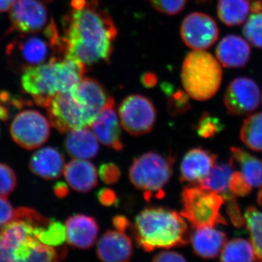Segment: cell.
<instances>
[{
    "label": "cell",
    "instance_id": "d6986e66",
    "mask_svg": "<svg viewBox=\"0 0 262 262\" xmlns=\"http://www.w3.org/2000/svg\"><path fill=\"white\" fill-rule=\"evenodd\" d=\"M227 241L225 232L211 227L195 228L194 232L190 234V241L194 253L205 259L218 257Z\"/></svg>",
    "mask_w": 262,
    "mask_h": 262
},
{
    "label": "cell",
    "instance_id": "5bb4252c",
    "mask_svg": "<svg viewBox=\"0 0 262 262\" xmlns=\"http://www.w3.org/2000/svg\"><path fill=\"white\" fill-rule=\"evenodd\" d=\"M98 140L103 145L116 151H122L121 124L115 110V100L110 97L104 108L98 114L91 125Z\"/></svg>",
    "mask_w": 262,
    "mask_h": 262
},
{
    "label": "cell",
    "instance_id": "30bf717a",
    "mask_svg": "<svg viewBox=\"0 0 262 262\" xmlns=\"http://www.w3.org/2000/svg\"><path fill=\"white\" fill-rule=\"evenodd\" d=\"M10 135L18 145L32 150L43 145L49 138L51 126L42 114L35 110H24L13 119Z\"/></svg>",
    "mask_w": 262,
    "mask_h": 262
},
{
    "label": "cell",
    "instance_id": "9c48e42d",
    "mask_svg": "<svg viewBox=\"0 0 262 262\" xmlns=\"http://www.w3.org/2000/svg\"><path fill=\"white\" fill-rule=\"evenodd\" d=\"M121 126L130 135L139 136L149 134L156 122L154 104L145 96L130 95L122 101L119 107Z\"/></svg>",
    "mask_w": 262,
    "mask_h": 262
},
{
    "label": "cell",
    "instance_id": "ac0fdd59",
    "mask_svg": "<svg viewBox=\"0 0 262 262\" xmlns=\"http://www.w3.org/2000/svg\"><path fill=\"white\" fill-rule=\"evenodd\" d=\"M36 228L26 221L13 220L0 229V261H14L13 253L19 245L34 237Z\"/></svg>",
    "mask_w": 262,
    "mask_h": 262
},
{
    "label": "cell",
    "instance_id": "4dcf8cb0",
    "mask_svg": "<svg viewBox=\"0 0 262 262\" xmlns=\"http://www.w3.org/2000/svg\"><path fill=\"white\" fill-rule=\"evenodd\" d=\"M244 218L255 254L262 261V211L253 206L248 207Z\"/></svg>",
    "mask_w": 262,
    "mask_h": 262
},
{
    "label": "cell",
    "instance_id": "83f0119b",
    "mask_svg": "<svg viewBox=\"0 0 262 262\" xmlns=\"http://www.w3.org/2000/svg\"><path fill=\"white\" fill-rule=\"evenodd\" d=\"M232 158L241 165L245 178L252 187L262 189V160L249 154L242 148L232 146Z\"/></svg>",
    "mask_w": 262,
    "mask_h": 262
},
{
    "label": "cell",
    "instance_id": "3957f363",
    "mask_svg": "<svg viewBox=\"0 0 262 262\" xmlns=\"http://www.w3.org/2000/svg\"><path fill=\"white\" fill-rule=\"evenodd\" d=\"M131 232L136 244L146 252L157 248L182 247L190 242V233L184 217L163 207H151L135 218Z\"/></svg>",
    "mask_w": 262,
    "mask_h": 262
},
{
    "label": "cell",
    "instance_id": "f6af8a7d",
    "mask_svg": "<svg viewBox=\"0 0 262 262\" xmlns=\"http://www.w3.org/2000/svg\"><path fill=\"white\" fill-rule=\"evenodd\" d=\"M53 191H54L55 194L58 198H64L68 195L70 189L67 187V184L63 182H57L53 187Z\"/></svg>",
    "mask_w": 262,
    "mask_h": 262
},
{
    "label": "cell",
    "instance_id": "e575fe53",
    "mask_svg": "<svg viewBox=\"0 0 262 262\" xmlns=\"http://www.w3.org/2000/svg\"><path fill=\"white\" fill-rule=\"evenodd\" d=\"M165 94L168 95V113L172 116L181 115L185 113L190 108L188 94L182 91H178L175 93H172L168 85L164 87Z\"/></svg>",
    "mask_w": 262,
    "mask_h": 262
},
{
    "label": "cell",
    "instance_id": "1f68e13d",
    "mask_svg": "<svg viewBox=\"0 0 262 262\" xmlns=\"http://www.w3.org/2000/svg\"><path fill=\"white\" fill-rule=\"evenodd\" d=\"M34 238L48 246L59 247L67 239L65 225L53 219L47 226L36 230Z\"/></svg>",
    "mask_w": 262,
    "mask_h": 262
},
{
    "label": "cell",
    "instance_id": "ee69618b",
    "mask_svg": "<svg viewBox=\"0 0 262 262\" xmlns=\"http://www.w3.org/2000/svg\"><path fill=\"white\" fill-rule=\"evenodd\" d=\"M113 224L117 230L123 232H125L130 225L128 219L121 215H115L113 219Z\"/></svg>",
    "mask_w": 262,
    "mask_h": 262
},
{
    "label": "cell",
    "instance_id": "277c9868",
    "mask_svg": "<svg viewBox=\"0 0 262 262\" xmlns=\"http://www.w3.org/2000/svg\"><path fill=\"white\" fill-rule=\"evenodd\" d=\"M12 70L23 72L27 69L46 63L51 58H64V48L54 20L42 30L20 34L6 48Z\"/></svg>",
    "mask_w": 262,
    "mask_h": 262
},
{
    "label": "cell",
    "instance_id": "8d00e7d4",
    "mask_svg": "<svg viewBox=\"0 0 262 262\" xmlns=\"http://www.w3.org/2000/svg\"><path fill=\"white\" fill-rule=\"evenodd\" d=\"M157 11L168 15L178 14L184 10L188 0H149Z\"/></svg>",
    "mask_w": 262,
    "mask_h": 262
},
{
    "label": "cell",
    "instance_id": "4316f807",
    "mask_svg": "<svg viewBox=\"0 0 262 262\" xmlns=\"http://www.w3.org/2000/svg\"><path fill=\"white\" fill-rule=\"evenodd\" d=\"M219 18L229 27L241 25L251 10L250 0H220L217 7Z\"/></svg>",
    "mask_w": 262,
    "mask_h": 262
},
{
    "label": "cell",
    "instance_id": "7dc6e473",
    "mask_svg": "<svg viewBox=\"0 0 262 262\" xmlns=\"http://www.w3.org/2000/svg\"><path fill=\"white\" fill-rule=\"evenodd\" d=\"M10 108L0 103V120L7 122L10 118Z\"/></svg>",
    "mask_w": 262,
    "mask_h": 262
},
{
    "label": "cell",
    "instance_id": "6da1fadb",
    "mask_svg": "<svg viewBox=\"0 0 262 262\" xmlns=\"http://www.w3.org/2000/svg\"><path fill=\"white\" fill-rule=\"evenodd\" d=\"M62 26L65 58L85 66L110 61L117 30L98 0H72Z\"/></svg>",
    "mask_w": 262,
    "mask_h": 262
},
{
    "label": "cell",
    "instance_id": "ab89813d",
    "mask_svg": "<svg viewBox=\"0 0 262 262\" xmlns=\"http://www.w3.org/2000/svg\"><path fill=\"white\" fill-rule=\"evenodd\" d=\"M100 179L106 184H114L120 180L121 172L117 165L113 163H103L99 168Z\"/></svg>",
    "mask_w": 262,
    "mask_h": 262
},
{
    "label": "cell",
    "instance_id": "603a6c76",
    "mask_svg": "<svg viewBox=\"0 0 262 262\" xmlns=\"http://www.w3.org/2000/svg\"><path fill=\"white\" fill-rule=\"evenodd\" d=\"M64 146L69 155L81 160L96 158L100 149L98 139L89 127L69 131Z\"/></svg>",
    "mask_w": 262,
    "mask_h": 262
},
{
    "label": "cell",
    "instance_id": "8992f818",
    "mask_svg": "<svg viewBox=\"0 0 262 262\" xmlns=\"http://www.w3.org/2000/svg\"><path fill=\"white\" fill-rule=\"evenodd\" d=\"M224 203L225 199L221 194L193 184L182 191L180 213L194 229L227 225V221L220 213Z\"/></svg>",
    "mask_w": 262,
    "mask_h": 262
},
{
    "label": "cell",
    "instance_id": "f35d334b",
    "mask_svg": "<svg viewBox=\"0 0 262 262\" xmlns=\"http://www.w3.org/2000/svg\"><path fill=\"white\" fill-rule=\"evenodd\" d=\"M225 201H227V213L232 225L237 228L244 227L246 225V221L237 204L236 196L231 194L225 198Z\"/></svg>",
    "mask_w": 262,
    "mask_h": 262
},
{
    "label": "cell",
    "instance_id": "74e56055",
    "mask_svg": "<svg viewBox=\"0 0 262 262\" xmlns=\"http://www.w3.org/2000/svg\"><path fill=\"white\" fill-rule=\"evenodd\" d=\"M229 192L236 196L248 195L252 190V187L241 171H233L229 182Z\"/></svg>",
    "mask_w": 262,
    "mask_h": 262
},
{
    "label": "cell",
    "instance_id": "7bdbcfd3",
    "mask_svg": "<svg viewBox=\"0 0 262 262\" xmlns=\"http://www.w3.org/2000/svg\"><path fill=\"white\" fill-rule=\"evenodd\" d=\"M155 262L186 261L187 259L182 254L176 251H162L157 254L151 260Z\"/></svg>",
    "mask_w": 262,
    "mask_h": 262
},
{
    "label": "cell",
    "instance_id": "d6a6232c",
    "mask_svg": "<svg viewBox=\"0 0 262 262\" xmlns=\"http://www.w3.org/2000/svg\"><path fill=\"white\" fill-rule=\"evenodd\" d=\"M252 13L246 20L243 32L252 46L262 48V10Z\"/></svg>",
    "mask_w": 262,
    "mask_h": 262
},
{
    "label": "cell",
    "instance_id": "836d02e7",
    "mask_svg": "<svg viewBox=\"0 0 262 262\" xmlns=\"http://www.w3.org/2000/svg\"><path fill=\"white\" fill-rule=\"evenodd\" d=\"M223 124L217 117L208 113H203L196 127L198 136L205 139L213 137L224 129Z\"/></svg>",
    "mask_w": 262,
    "mask_h": 262
},
{
    "label": "cell",
    "instance_id": "bcb514c9",
    "mask_svg": "<svg viewBox=\"0 0 262 262\" xmlns=\"http://www.w3.org/2000/svg\"><path fill=\"white\" fill-rule=\"evenodd\" d=\"M16 0H0V13L8 11L13 8Z\"/></svg>",
    "mask_w": 262,
    "mask_h": 262
},
{
    "label": "cell",
    "instance_id": "8fae6325",
    "mask_svg": "<svg viewBox=\"0 0 262 262\" xmlns=\"http://www.w3.org/2000/svg\"><path fill=\"white\" fill-rule=\"evenodd\" d=\"M48 0H16L10 9L8 34L37 32L48 25Z\"/></svg>",
    "mask_w": 262,
    "mask_h": 262
},
{
    "label": "cell",
    "instance_id": "5b68a950",
    "mask_svg": "<svg viewBox=\"0 0 262 262\" xmlns=\"http://www.w3.org/2000/svg\"><path fill=\"white\" fill-rule=\"evenodd\" d=\"M222 78L223 71L220 62L211 53L194 51L186 56L182 69V84L193 99H211L220 90Z\"/></svg>",
    "mask_w": 262,
    "mask_h": 262
},
{
    "label": "cell",
    "instance_id": "d590c367",
    "mask_svg": "<svg viewBox=\"0 0 262 262\" xmlns=\"http://www.w3.org/2000/svg\"><path fill=\"white\" fill-rule=\"evenodd\" d=\"M16 186L14 170L7 164L0 163V196L7 198L15 190Z\"/></svg>",
    "mask_w": 262,
    "mask_h": 262
},
{
    "label": "cell",
    "instance_id": "60d3db41",
    "mask_svg": "<svg viewBox=\"0 0 262 262\" xmlns=\"http://www.w3.org/2000/svg\"><path fill=\"white\" fill-rule=\"evenodd\" d=\"M98 202L103 206H118L120 201L117 198V193L113 189L108 188H103L100 189L96 194Z\"/></svg>",
    "mask_w": 262,
    "mask_h": 262
},
{
    "label": "cell",
    "instance_id": "681fc988",
    "mask_svg": "<svg viewBox=\"0 0 262 262\" xmlns=\"http://www.w3.org/2000/svg\"><path fill=\"white\" fill-rule=\"evenodd\" d=\"M201 1H207V0H201Z\"/></svg>",
    "mask_w": 262,
    "mask_h": 262
},
{
    "label": "cell",
    "instance_id": "ffe728a7",
    "mask_svg": "<svg viewBox=\"0 0 262 262\" xmlns=\"http://www.w3.org/2000/svg\"><path fill=\"white\" fill-rule=\"evenodd\" d=\"M67 255L65 246L57 248L30 237L19 245L13 253L14 261H58Z\"/></svg>",
    "mask_w": 262,
    "mask_h": 262
},
{
    "label": "cell",
    "instance_id": "cb8c5ba5",
    "mask_svg": "<svg viewBox=\"0 0 262 262\" xmlns=\"http://www.w3.org/2000/svg\"><path fill=\"white\" fill-rule=\"evenodd\" d=\"M70 92L95 117L104 108L110 98L98 81L89 77L82 79Z\"/></svg>",
    "mask_w": 262,
    "mask_h": 262
},
{
    "label": "cell",
    "instance_id": "d4e9b609",
    "mask_svg": "<svg viewBox=\"0 0 262 262\" xmlns=\"http://www.w3.org/2000/svg\"><path fill=\"white\" fill-rule=\"evenodd\" d=\"M63 173L69 185L77 192H89L98 184L96 167L87 160H72L65 165Z\"/></svg>",
    "mask_w": 262,
    "mask_h": 262
},
{
    "label": "cell",
    "instance_id": "2e32d148",
    "mask_svg": "<svg viewBox=\"0 0 262 262\" xmlns=\"http://www.w3.org/2000/svg\"><path fill=\"white\" fill-rule=\"evenodd\" d=\"M216 155L203 148H194L189 150L181 164L180 179L182 183L198 184L205 178L216 164Z\"/></svg>",
    "mask_w": 262,
    "mask_h": 262
},
{
    "label": "cell",
    "instance_id": "7402d4cb",
    "mask_svg": "<svg viewBox=\"0 0 262 262\" xmlns=\"http://www.w3.org/2000/svg\"><path fill=\"white\" fill-rule=\"evenodd\" d=\"M217 59L227 68H241L247 64L251 56V48L239 36H226L219 43L215 50Z\"/></svg>",
    "mask_w": 262,
    "mask_h": 262
},
{
    "label": "cell",
    "instance_id": "b9f144b4",
    "mask_svg": "<svg viewBox=\"0 0 262 262\" xmlns=\"http://www.w3.org/2000/svg\"><path fill=\"white\" fill-rule=\"evenodd\" d=\"M15 209L6 198L0 196V229L13 220Z\"/></svg>",
    "mask_w": 262,
    "mask_h": 262
},
{
    "label": "cell",
    "instance_id": "ba28073f",
    "mask_svg": "<svg viewBox=\"0 0 262 262\" xmlns=\"http://www.w3.org/2000/svg\"><path fill=\"white\" fill-rule=\"evenodd\" d=\"M46 108L52 126L61 134L90 127L96 118L70 91L56 95Z\"/></svg>",
    "mask_w": 262,
    "mask_h": 262
},
{
    "label": "cell",
    "instance_id": "f546056e",
    "mask_svg": "<svg viewBox=\"0 0 262 262\" xmlns=\"http://www.w3.org/2000/svg\"><path fill=\"white\" fill-rule=\"evenodd\" d=\"M222 261H254L257 260L252 244L242 238H236L226 243L220 254Z\"/></svg>",
    "mask_w": 262,
    "mask_h": 262
},
{
    "label": "cell",
    "instance_id": "9a60e30c",
    "mask_svg": "<svg viewBox=\"0 0 262 262\" xmlns=\"http://www.w3.org/2000/svg\"><path fill=\"white\" fill-rule=\"evenodd\" d=\"M133 253L132 241L125 232L108 230L98 239L96 254L101 261H128L132 258Z\"/></svg>",
    "mask_w": 262,
    "mask_h": 262
},
{
    "label": "cell",
    "instance_id": "e0dca14e",
    "mask_svg": "<svg viewBox=\"0 0 262 262\" xmlns=\"http://www.w3.org/2000/svg\"><path fill=\"white\" fill-rule=\"evenodd\" d=\"M66 236L69 244L80 249H89L97 239L99 227L94 217L84 214L71 215L66 221Z\"/></svg>",
    "mask_w": 262,
    "mask_h": 262
},
{
    "label": "cell",
    "instance_id": "c3c4849f",
    "mask_svg": "<svg viewBox=\"0 0 262 262\" xmlns=\"http://www.w3.org/2000/svg\"><path fill=\"white\" fill-rule=\"evenodd\" d=\"M143 83H144V85L146 86V87H152V86H154L155 84H156V78H155V76L146 75V76L144 77V80H143Z\"/></svg>",
    "mask_w": 262,
    "mask_h": 262
},
{
    "label": "cell",
    "instance_id": "7c38bea8",
    "mask_svg": "<svg viewBox=\"0 0 262 262\" xmlns=\"http://www.w3.org/2000/svg\"><path fill=\"white\" fill-rule=\"evenodd\" d=\"M181 37L188 47L203 51L211 48L218 39V26L209 15L192 13L183 20Z\"/></svg>",
    "mask_w": 262,
    "mask_h": 262
},
{
    "label": "cell",
    "instance_id": "52a82bcc",
    "mask_svg": "<svg viewBox=\"0 0 262 262\" xmlns=\"http://www.w3.org/2000/svg\"><path fill=\"white\" fill-rule=\"evenodd\" d=\"M175 158L149 151L134 159L129 170V179L134 187L145 192L148 200L155 192L163 194V188L173 174Z\"/></svg>",
    "mask_w": 262,
    "mask_h": 262
},
{
    "label": "cell",
    "instance_id": "f1b7e54d",
    "mask_svg": "<svg viewBox=\"0 0 262 262\" xmlns=\"http://www.w3.org/2000/svg\"><path fill=\"white\" fill-rule=\"evenodd\" d=\"M239 137L249 149L262 151V113L253 114L244 120Z\"/></svg>",
    "mask_w": 262,
    "mask_h": 262
},
{
    "label": "cell",
    "instance_id": "7a4b0ae2",
    "mask_svg": "<svg viewBox=\"0 0 262 262\" xmlns=\"http://www.w3.org/2000/svg\"><path fill=\"white\" fill-rule=\"evenodd\" d=\"M86 66L80 62L56 57L23 72L21 88L38 106L47 107L57 94L70 92L83 79Z\"/></svg>",
    "mask_w": 262,
    "mask_h": 262
},
{
    "label": "cell",
    "instance_id": "4fadbf2b",
    "mask_svg": "<svg viewBox=\"0 0 262 262\" xmlns=\"http://www.w3.org/2000/svg\"><path fill=\"white\" fill-rule=\"evenodd\" d=\"M260 103L258 84L248 77H237L229 83L224 96V103L232 116H242L253 113Z\"/></svg>",
    "mask_w": 262,
    "mask_h": 262
},
{
    "label": "cell",
    "instance_id": "44dd1931",
    "mask_svg": "<svg viewBox=\"0 0 262 262\" xmlns=\"http://www.w3.org/2000/svg\"><path fill=\"white\" fill-rule=\"evenodd\" d=\"M65 168L63 155L55 148H42L34 152L29 160V169L34 175L53 180L61 177Z\"/></svg>",
    "mask_w": 262,
    "mask_h": 262
},
{
    "label": "cell",
    "instance_id": "484cf974",
    "mask_svg": "<svg viewBox=\"0 0 262 262\" xmlns=\"http://www.w3.org/2000/svg\"><path fill=\"white\" fill-rule=\"evenodd\" d=\"M234 169V159L229 160L227 163L215 164L209 173L195 185L220 194L225 199L232 194L229 192V182Z\"/></svg>",
    "mask_w": 262,
    "mask_h": 262
}]
</instances>
